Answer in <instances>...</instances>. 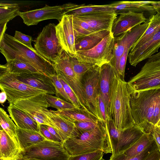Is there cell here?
<instances>
[{"label":"cell","mask_w":160,"mask_h":160,"mask_svg":"<svg viewBox=\"0 0 160 160\" xmlns=\"http://www.w3.org/2000/svg\"><path fill=\"white\" fill-rule=\"evenodd\" d=\"M52 80L56 88L58 97L72 103V101L66 93L63 85L59 81L57 74L50 77Z\"/></svg>","instance_id":"obj_41"},{"label":"cell","mask_w":160,"mask_h":160,"mask_svg":"<svg viewBox=\"0 0 160 160\" xmlns=\"http://www.w3.org/2000/svg\"><path fill=\"white\" fill-rule=\"evenodd\" d=\"M70 60L74 73L81 81L83 76L95 65L92 63L80 61L76 58L70 57Z\"/></svg>","instance_id":"obj_37"},{"label":"cell","mask_w":160,"mask_h":160,"mask_svg":"<svg viewBox=\"0 0 160 160\" xmlns=\"http://www.w3.org/2000/svg\"><path fill=\"white\" fill-rule=\"evenodd\" d=\"M7 99V94L5 92L2 91L0 93V102L1 104H3L6 101Z\"/></svg>","instance_id":"obj_51"},{"label":"cell","mask_w":160,"mask_h":160,"mask_svg":"<svg viewBox=\"0 0 160 160\" xmlns=\"http://www.w3.org/2000/svg\"><path fill=\"white\" fill-rule=\"evenodd\" d=\"M145 133L141 128L135 124L132 126L120 132L118 145L116 155L123 152L129 148Z\"/></svg>","instance_id":"obj_24"},{"label":"cell","mask_w":160,"mask_h":160,"mask_svg":"<svg viewBox=\"0 0 160 160\" xmlns=\"http://www.w3.org/2000/svg\"><path fill=\"white\" fill-rule=\"evenodd\" d=\"M155 126H157L158 127H160V118L159 119L158 122Z\"/></svg>","instance_id":"obj_52"},{"label":"cell","mask_w":160,"mask_h":160,"mask_svg":"<svg viewBox=\"0 0 160 160\" xmlns=\"http://www.w3.org/2000/svg\"><path fill=\"white\" fill-rule=\"evenodd\" d=\"M57 75L59 81L63 85L66 93L71 101L72 104L78 108H82L79 101L72 89L62 76L59 75Z\"/></svg>","instance_id":"obj_39"},{"label":"cell","mask_w":160,"mask_h":160,"mask_svg":"<svg viewBox=\"0 0 160 160\" xmlns=\"http://www.w3.org/2000/svg\"><path fill=\"white\" fill-rule=\"evenodd\" d=\"M151 5L153 6L157 13L160 14V1H153Z\"/></svg>","instance_id":"obj_49"},{"label":"cell","mask_w":160,"mask_h":160,"mask_svg":"<svg viewBox=\"0 0 160 160\" xmlns=\"http://www.w3.org/2000/svg\"><path fill=\"white\" fill-rule=\"evenodd\" d=\"M1 160H9L8 159L0 158Z\"/></svg>","instance_id":"obj_53"},{"label":"cell","mask_w":160,"mask_h":160,"mask_svg":"<svg viewBox=\"0 0 160 160\" xmlns=\"http://www.w3.org/2000/svg\"><path fill=\"white\" fill-rule=\"evenodd\" d=\"M39 132L46 139L56 142L50 132L42 124L39 125Z\"/></svg>","instance_id":"obj_47"},{"label":"cell","mask_w":160,"mask_h":160,"mask_svg":"<svg viewBox=\"0 0 160 160\" xmlns=\"http://www.w3.org/2000/svg\"><path fill=\"white\" fill-rule=\"evenodd\" d=\"M0 51L7 61L18 60L49 77L57 74L54 64L41 56L36 50H31L8 34L5 33L0 39Z\"/></svg>","instance_id":"obj_2"},{"label":"cell","mask_w":160,"mask_h":160,"mask_svg":"<svg viewBox=\"0 0 160 160\" xmlns=\"http://www.w3.org/2000/svg\"><path fill=\"white\" fill-rule=\"evenodd\" d=\"M159 160H160V159H159Z\"/></svg>","instance_id":"obj_55"},{"label":"cell","mask_w":160,"mask_h":160,"mask_svg":"<svg viewBox=\"0 0 160 160\" xmlns=\"http://www.w3.org/2000/svg\"><path fill=\"white\" fill-rule=\"evenodd\" d=\"M150 133H145L123 153L129 157L139 154L154 142Z\"/></svg>","instance_id":"obj_31"},{"label":"cell","mask_w":160,"mask_h":160,"mask_svg":"<svg viewBox=\"0 0 160 160\" xmlns=\"http://www.w3.org/2000/svg\"><path fill=\"white\" fill-rule=\"evenodd\" d=\"M56 26L51 23L44 27L34 44L38 53L53 64L64 50L56 36Z\"/></svg>","instance_id":"obj_7"},{"label":"cell","mask_w":160,"mask_h":160,"mask_svg":"<svg viewBox=\"0 0 160 160\" xmlns=\"http://www.w3.org/2000/svg\"><path fill=\"white\" fill-rule=\"evenodd\" d=\"M152 1H121L109 4L118 15L129 12H143L145 16H151L157 12L151 5Z\"/></svg>","instance_id":"obj_22"},{"label":"cell","mask_w":160,"mask_h":160,"mask_svg":"<svg viewBox=\"0 0 160 160\" xmlns=\"http://www.w3.org/2000/svg\"><path fill=\"white\" fill-rule=\"evenodd\" d=\"M98 107L100 117L99 121L107 125L108 117L106 108L99 93L98 96Z\"/></svg>","instance_id":"obj_43"},{"label":"cell","mask_w":160,"mask_h":160,"mask_svg":"<svg viewBox=\"0 0 160 160\" xmlns=\"http://www.w3.org/2000/svg\"><path fill=\"white\" fill-rule=\"evenodd\" d=\"M160 128V127H159Z\"/></svg>","instance_id":"obj_56"},{"label":"cell","mask_w":160,"mask_h":160,"mask_svg":"<svg viewBox=\"0 0 160 160\" xmlns=\"http://www.w3.org/2000/svg\"><path fill=\"white\" fill-rule=\"evenodd\" d=\"M54 111L69 118L73 122L89 121L97 122L99 121L97 117L82 108L72 110H57Z\"/></svg>","instance_id":"obj_29"},{"label":"cell","mask_w":160,"mask_h":160,"mask_svg":"<svg viewBox=\"0 0 160 160\" xmlns=\"http://www.w3.org/2000/svg\"><path fill=\"white\" fill-rule=\"evenodd\" d=\"M46 94L22 98L15 101L12 104L15 107L25 112L38 124L46 125L53 128L44 113L50 107L45 99Z\"/></svg>","instance_id":"obj_10"},{"label":"cell","mask_w":160,"mask_h":160,"mask_svg":"<svg viewBox=\"0 0 160 160\" xmlns=\"http://www.w3.org/2000/svg\"><path fill=\"white\" fill-rule=\"evenodd\" d=\"M7 23L0 24V39H1L4 34L5 33V31L7 28L6 26Z\"/></svg>","instance_id":"obj_50"},{"label":"cell","mask_w":160,"mask_h":160,"mask_svg":"<svg viewBox=\"0 0 160 160\" xmlns=\"http://www.w3.org/2000/svg\"><path fill=\"white\" fill-rule=\"evenodd\" d=\"M0 68V88L6 92L9 104H12L16 100L22 98L47 93L18 80L12 73L8 71L5 65H1Z\"/></svg>","instance_id":"obj_6"},{"label":"cell","mask_w":160,"mask_h":160,"mask_svg":"<svg viewBox=\"0 0 160 160\" xmlns=\"http://www.w3.org/2000/svg\"><path fill=\"white\" fill-rule=\"evenodd\" d=\"M73 21L76 40L96 32L87 22L76 16L73 15Z\"/></svg>","instance_id":"obj_35"},{"label":"cell","mask_w":160,"mask_h":160,"mask_svg":"<svg viewBox=\"0 0 160 160\" xmlns=\"http://www.w3.org/2000/svg\"><path fill=\"white\" fill-rule=\"evenodd\" d=\"M16 132L20 151L46 139L39 132L35 131L21 129L17 126Z\"/></svg>","instance_id":"obj_26"},{"label":"cell","mask_w":160,"mask_h":160,"mask_svg":"<svg viewBox=\"0 0 160 160\" xmlns=\"http://www.w3.org/2000/svg\"><path fill=\"white\" fill-rule=\"evenodd\" d=\"M69 156L63 143L46 139L20 150L14 160H68Z\"/></svg>","instance_id":"obj_5"},{"label":"cell","mask_w":160,"mask_h":160,"mask_svg":"<svg viewBox=\"0 0 160 160\" xmlns=\"http://www.w3.org/2000/svg\"><path fill=\"white\" fill-rule=\"evenodd\" d=\"M130 93V90L127 82L122 80L116 74L111 85L109 118H112L120 132L135 124L131 111Z\"/></svg>","instance_id":"obj_3"},{"label":"cell","mask_w":160,"mask_h":160,"mask_svg":"<svg viewBox=\"0 0 160 160\" xmlns=\"http://www.w3.org/2000/svg\"><path fill=\"white\" fill-rule=\"evenodd\" d=\"M160 48V30L140 47L130 50L128 57L130 65L136 67L139 62L148 59L158 52Z\"/></svg>","instance_id":"obj_20"},{"label":"cell","mask_w":160,"mask_h":160,"mask_svg":"<svg viewBox=\"0 0 160 160\" xmlns=\"http://www.w3.org/2000/svg\"><path fill=\"white\" fill-rule=\"evenodd\" d=\"M99 72V93L105 105L108 120L109 115L111 85L113 79L117 74L110 62L101 66Z\"/></svg>","instance_id":"obj_19"},{"label":"cell","mask_w":160,"mask_h":160,"mask_svg":"<svg viewBox=\"0 0 160 160\" xmlns=\"http://www.w3.org/2000/svg\"><path fill=\"white\" fill-rule=\"evenodd\" d=\"M100 160H106L104 159L103 158H102ZM108 160H111L110 159Z\"/></svg>","instance_id":"obj_54"},{"label":"cell","mask_w":160,"mask_h":160,"mask_svg":"<svg viewBox=\"0 0 160 160\" xmlns=\"http://www.w3.org/2000/svg\"><path fill=\"white\" fill-rule=\"evenodd\" d=\"M114 44L115 38L111 32L93 48L77 51L75 58L80 61L100 67L112 59Z\"/></svg>","instance_id":"obj_9"},{"label":"cell","mask_w":160,"mask_h":160,"mask_svg":"<svg viewBox=\"0 0 160 160\" xmlns=\"http://www.w3.org/2000/svg\"><path fill=\"white\" fill-rule=\"evenodd\" d=\"M0 132V158L14 160L19 152V148L3 129Z\"/></svg>","instance_id":"obj_27"},{"label":"cell","mask_w":160,"mask_h":160,"mask_svg":"<svg viewBox=\"0 0 160 160\" xmlns=\"http://www.w3.org/2000/svg\"><path fill=\"white\" fill-rule=\"evenodd\" d=\"M153 140L156 143L157 147L160 152V128L159 127L155 126V127L150 133Z\"/></svg>","instance_id":"obj_45"},{"label":"cell","mask_w":160,"mask_h":160,"mask_svg":"<svg viewBox=\"0 0 160 160\" xmlns=\"http://www.w3.org/2000/svg\"><path fill=\"white\" fill-rule=\"evenodd\" d=\"M100 67L95 65L83 76L82 80L88 109L98 118L99 121L100 117L98 107V99L99 94Z\"/></svg>","instance_id":"obj_12"},{"label":"cell","mask_w":160,"mask_h":160,"mask_svg":"<svg viewBox=\"0 0 160 160\" xmlns=\"http://www.w3.org/2000/svg\"><path fill=\"white\" fill-rule=\"evenodd\" d=\"M64 15L62 5L51 6L46 4L42 8L20 12L18 16L22 18L24 24L29 26L36 25L41 21L49 19H56L59 22Z\"/></svg>","instance_id":"obj_15"},{"label":"cell","mask_w":160,"mask_h":160,"mask_svg":"<svg viewBox=\"0 0 160 160\" xmlns=\"http://www.w3.org/2000/svg\"><path fill=\"white\" fill-rule=\"evenodd\" d=\"M129 88L130 104L134 122L146 133H151L155 127L152 122L155 109L160 102V89L136 91Z\"/></svg>","instance_id":"obj_4"},{"label":"cell","mask_w":160,"mask_h":160,"mask_svg":"<svg viewBox=\"0 0 160 160\" xmlns=\"http://www.w3.org/2000/svg\"><path fill=\"white\" fill-rule=\"evenodd\" d=\"M7 110L10 117L18 128L39 132V124L24 112L12 103L9 104Z\"/></svg>","instance_id":"obj_25"},{"label":"cell","mask_w":160,"mask_h":160,"mask_svg":"<svg viewBox=\"0 0 160 160\" xmlns=\"http://www.w3.org/2000/svg\"><path fill=\"white\" fill-rule=\"evenodd\" d=\"M45 98L50 107L58 110H72L78 108L71 103L59 97L46 93Z\"/></svg>","instance_id":"obj_36"},{"label":"cell","mask_w":160,"mask_h":160,"mask_svg":"<svg viewBox=\"0 0 160 160\" xmlns=\"http://www.w3.org/2000/svg\"><path fill=\"white\" fill-rule=\"evenodd\" d=\"M42 125L49 131L52 136L56 142L63 143L61 137L55 129L49 125L44 124Z\"/></svg>","instance_id":"obj_46"},{"label":"cell","mask_w":160,"mask_h":160,"mask_svg":"<svg viewBox=\"0 0 160 160\" xmlns=\"http://www.w3.org/2000/svg\"><path fill=\"white\" fill-rule=\"evenodd\" d=\"M73 15H64L56 26V34L63 50L71 57L75 58L76 37L73 25Z\"/></svg>","instance_id":"obj_13"},{"label":"cell","mask_w":160,"mask_h":160,"mask_svg":"<svg viewBox=\"0 0 160 160\" xmlns=\"http://www.w3.org/2000/svg\"><path fill=\"white\" fill-rule=\"evenodd\" d=\"M148 19L143 12H129L120 14L113 23L111 32L115 38Z\"/></svg>","instance_id":"obj_18"},{"label":"cell","mask_w":160,"mask_h":160,"mask_svg":"<svg viewBox=\"0 0 160 160\" xmlns=\"http://www.w3.org/2000/svg\"><path fill=\"white\" fill-rule=\"evenodd\" d=\"M78 129V136L69 138L63 143L70 156L99 150L102 151L105 153H112L107 125L99 121L94 129L89 131Z\"/></svg>","instance_id":"obj_1"},{"label":"cell","mask_w":160,"mask_h":160,"mask_svg":"<svg viewBox=\"0 0 160 160\" xmlns=\"http://www.w3.org/2000/svg\"><path fill=\"white\" fill-rule=\"evenodd\" d=\"M160 152L158 147L142 160H159Z\"/></svg>","instance_id":"obj_48"},{"label":"cell","mask_w":160,"mask_h":160,"mask_svg":"<svg viewBox=\"0 0 160 160\" xmlns=\"http://www.w3.org/2000/svg\"><path fill=\"white\" fill-rule=\"evenodd\" d=\"M12 74L18 80L23 83L44 91L47 94L55 95L58 97L55 86L50 77L40 72H24Z\"/></svg>","instance_id":"obj_16"},{"label":"cell","mask_w":160,"mask_h":160,"mask_svg":"<svg viewBox=\"0 0 160 160\" xmlns=\"http://www.w3.org/2000/svg\"><path fill=\"white\" fill-rule=\"evenodd\" d=\"M99 121L97 122L89 121H73V122L77 129L84 131H89L96 128Z\"/></svg>","instance_id":"obj_44"},{"label":"cell","mask_w":160,"mask_h":160,"mask_svg":"<svg viewBox=\"0 0 160 160\" xmlns=\"http://www.w3.org/2000/svg\"><path fill=\"white\" fill-rule=\"evenodd\" d=\"M7 62L5 65L7 70L11 73L39 72L32 66L18 60H10Z\"/></svg>","instance_id":"obj_34"},{"label":"cell","mask_w":160,"mask_h":160,"mask_svg":"<svg viewBox=\"0 0 160 160\" xmlns=\"http://www.w3.org/2000/svg\"><path fill=\"white\" fill-rule=\"evenodd\" d=\"M149 23L148 19L145 22L135 27L115 38L113 56L110 63L115 68L118 77L120 59L124 52L126 46L132 41H138L148 28Z\"/></svg>","instance_id":"obj_14"},{"label":"cell","mask_w":160,"mask_h":160,"mask_svg":"<svg viewBox=\"0 0 160 160\" xmlns=\"http://www.w3.org/2000/svg\"><path fill=\"white\" fill-rule=\"evenodd\" d=\"M157 148V145L154 141L142 152L135 157H129L122 152L112 155L110 159L111 160H142Z\"/></svg>","instance_id":"obj_38"},{"label":"cell","mask_w":160,"mask_h":160,"mask_svg":"<svg viewBox=\"0 0 160 160\" xmlns=\"http://www.w3.org/2000/svg\"><path fill=\"white\" fill-rule=\"evenodd\" d=\"M64 15L77 16L93 13L115 12L109 4L96 5L77 4L71 2L62 5Z\"/></svg>","instance_id":"obj_23"},{"label":"cell","mask_w":160,"mask_h":160,"mask_svg":"<svg viewBox=\"0 0 160 160\" xmlns=\"http://www.w3.org/2000/svg\"><path fill=\"white\" fill-rule=\"evenodd\" d=\"M54 67L57 74L63 77L75 93L82 108L90 112L88 109L82 81L74 73L70 57L64 50L54 64Z\"/></svg>","instance_id":"obj_11"},{"label":"cell","mask_w":160,"mask_h":160,"mask_svg":"<svg viewBox=\"0 0 160 160\" xmlns=\"http://www.w3.org/2000/svg\"><path fill=\"white\" fill-rule=\"evenodd\" d=\"M104 152L101 150L74 156H70L68 160H100Z\"/></svg>","instance_id":"obj_40"},{"label":"cell","mask_w":160,"mask_h":160,"mask_svg":"<svg viewBox=\"0 0 160 160\" xmlns=\"http://www.w3.org/2000/svg\"><path fill=\"white\" fill-rule=\"evenodd\" d=\"M148 19L150 23L148 28L130 50H134L141 47L160 30V14L157 13L151 16Z\"/></svg>","instance_id":"obj_30"},{"label":"cell","mask_w":160,"mask_h":160,"mask_svg":"<svg viewBox=\"0 0 160 160\" xmlns=\"http://www.w3.org/2000/svg\"><path fill=\"white\" fill-rule=\"evenodd\" d=\"M0 124L1 128L13 140L19 149L16 132L17 126L9 115L1 108H0Z\"/></svg>","instance_id":"obj_32"},{"label":"cell","mask_w":160,"mask_h":160,"mask_svg":"<svg viewBox=\"0 0 160 160\" xmlns=\"http://www.w3.org/2000/svg\"><path fill=\"white\" fill-rule=\"evenodd\" d=\"M20 7L16 3H0V24L7 23L19 15Z\"/></svg>","instance_id":"obj_33"},{"label":"cell","mask_w":160,"mask_h":160,"mask_svg":"<svg viewBox=\"0 0 160 160\" xmlns=\"http://www.w3.org/2000/svg\"><path fill=\"white\" fill-rule=\"evenodd\" d=\"M111 32V31L108 30L101 31L76 39L75 42L76 52L88 50L93 48Z\"/></svg>","instance_id":"obj_28"},{"label":"cell","mask_w":160,"mask_h":160,"mask_svg":"<svg viewBox=\"0 0 160 160\" xmlns=\"http://www.w3.org/2000/svg\"><path fill=\"white\" fill-rule=\"evenodd\" d=\"M127 83L136 91L160 89V58L148 59L139 72Z\"/></svg>","instance_id":"obj_8"},{"label":"cell","mask_w":160,"mask_h":160,"mask_svg":"<svg viewBox=\"0 0 160 160\" xmlns=\"http://www.w3.org/2000/svg\"><path fill=\"white\" fill-rule=\"evenodd\" d=\"M15 39L33 50H36L32 46V39L31 36L24 34L20 32L16 31L14 36Z\"/></svg>","instance_id":"obj_42"},{"label":"cell","mask_w":160,"mask_h":160,"mask_svg":"<svg viewBox=\"0 0 160 160\" xmlns=\"http://www.w3.org/2000/svg\"><path fill=\"white\" fill-rule=\"evenodd\" d=\"M117 15L115 12H98L76 16L87 22L96 32L105 30L111 32Z\"/></svg>","instance_id":"obj_21"},{"label":"cell","mask_w":160,"mask_h":160,"mask_svg":"<svg viewBox=\"0 0 160 160\" xmlns=\"http://www.w3.org/2000/svg\"><path fill=\"white\" fill-rule=\"evenodd\" d=\"M44 113L50 123L61 137L63 142L69 138L78 136V130L71 119L55 113L53 110L48 109Z\"/></svg>","instance_id":"obj_17"}]
</instances>
